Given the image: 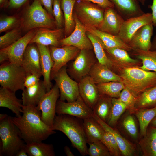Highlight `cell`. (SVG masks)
<instances>
[{
    "label": "cell",
    "mask_w": 156,
    "mask_h": 156,
    "mask_svg": "<svg viewBox=\"0 0 156 156\" xmlns=\"http://www.w3.org/2000/svg\"><path fill=\"white\" fill-rule=\"evenodd\" d=\"M22 108V116L12 118L26 144L42 142L55 133L42 120L41 112L36 106L23 105Z\"/></svg>",
    "instance_id": "cell-1"
},
{
    "label": "cell",
    "mask_w": 156,
    "mask_h": 156,
    "mask_svg": "<svg viewBox=\"0 0 156 156\" xmlns=\"http://www.w3.org/2000/svg\"><path fill=\"white\" fill-rule=\"evenodd\" d=\"M78 118L67 114L56 115L52 128L60 131L69 138L73 146L83 156L88 155L87 142L83 122Z\"/></svg>",
    "instance_id": "cell-2"
},
{
    "label": "cell",
    "mask_w": 156,
    "mask_h": 156,
    "mask_svg": "<svg viewBox=\"0 0 156 156\" xmlns=\"http://www.w3.org/2000/svg\"><path fill=\"white\" fill-rule=\"evenodd\" d=\"M0 138L1 156H16L26 145L12 117L5 114H0Z\"/></svg>",
    "instance_id": "cell-3"
},
{
    "label": "cell",
    "mask_w": 156,
    "mask_h": 156,
    "mask_svg": "<svg viewBox=\"0 0 156 156\" xmlns=\"http://www.w3.org/2000/svg\"><path fill=\"white\" fill-rule=\"evenodd\" d=\"M120 76L125 87L137 96L156 85V72L140 68L125 67Z\"/></svg>",
    "instance_id": "cell-4"
},
{
    "label": "cell",
    "mask_w": 156,
    "mask_h": 156,
    "mask_svg": "<svg viewBox=\"0 0 156 156\" xmlns=\"http://www.w3.org/2000/svg\"><path fill=\"white\" fill-rule=\"evenodd\" d=\"M42 6L38 0H34L27 8L23 22V26L25 30H30L39 28L57 29L52 16Z\"/></svg>",
    "instance_id": "cell-5"
},
{
    "label": "cell",
    "mask_w": 156,
    "mask_h": 156,
    "mask_svg": "<svg viewBox=\"0 0 156 156\" xmlns=\"http://www.w3.org/2000/svg\"><path fill=\"white\" fill-rule=\"evenodd\" d=\"M27 73L21 65L8 62L0 66V84L1 87L16 92L23 90Z\"/></svg>",
    "instance_id": "cell-6"
},
{
    "label": "cell",
    "mask_w": 156,
    "mask_h": 156,
    "mask_svg": "<svg viewBox=\"0 0 156 156\" xmlns=\"http://www.w3.org/2000/svg\"><path fill=\"white\" fill-rule=\"evenodd\" d=\"M105 9L86 1H76L73 11L79 21L85 26L97 28L103 20Z\"/></svg>",
    "instance_id": "cell-7"
},
{
    "label": "cell",
    "mask_w": 156,
    "mask_h": 156,
    "mask_svg": "<svg viewBox=\"0 0 156 156\" xmlns=\"http://www.w3.org/2000/svg\"><path fill=\"white\" fill-rule=\"evenodd\" d=\"M36 31V29L30 30L11 45L7 48L1 49V64L8 61V62L21 65L24 52L31 40L35 35Z\"/></svg>",
    "instance_id": "cell-8"
},
{
    "label": "cell",
    "mask_w": 156,
    "mask_h": 156,
    "mask_svg": "<svg viewBox=\"0 0 156 156\" xmlns=\"http://www.w3.org/2000/svg\"><path fill=\"white\" fill-rule=\"evenodd\" d=\"M67 70L66 66L62 67L53 79L59 89V100L70 103L75 101L79 95L78 83L68 76Z\"/></svg>",
    "instance_id": "cell-9"
},
{
    "label": "cell",
    "mask_w": 156,
    "mask_h": 156,
    "mask_svg": "<svg viewBox=\"0 0 156 156\" xmlns=\"http://www.w3.org/2000/svg\"><path fill=\"white\" fill-rule=\"evenodd\" d=\"M59 97V89L55 83L46 93L36 106L37 109L41 112L42 120L51 128L56 115V106Z\"/></svg>",
    "instance_id": "cell-10"
},
{
    "label": "cell",
    "mask_w": 156,
    "mask_h": 156,
    "mask_svg": "<svg viewBox=\"0 0 156 156\" xmlns=\"http://www.w3.org/2000/svg\"><path fill=\"white\" fill-rule=\"evenodd\" d=\"M73 16L75 24L74 29L69 35L60 40V46H72L80 50L92 49V44L86 34V27L79 21L75 13Z\"/></svg>",
    "instance_id": "cell-11"
},
{
    "label": "cell",
    "mask_w": 156,
    "mask_h": 156,
    "mask_svg": "<svg viewBox=\"0 0 156 156\" xmlns=\"http://www.w3.org/2000/svg\"><path fill=\"white\" fill-rule=\"evenodd\" d=\"M56 113L58 115L67 114L83 120L92 117L93 111L85 103L80 95L75 101L69 103L57 101Z\"/></svg>",
    "instance_id": "cell-12"
},
{
    "label": "cell",
    "mask_w": 156,
    "mask_h": 156,
    "mask_svg": "<svg viewBox=\"0 0 156 156\" xmlns=\"http://www.w3.org/2000/svg\"><path fill=\"white\" fill-rule=\"evenodd\" d=\"M49 49L54 63L50 75L51 80L61 68L77 57L80 50L76 47L70 45L64 46L61 48L51 46Z\"/></svg>",
    "instance_id": "cell-13"
},
{
    "label": "cell",
    "mask_w": 156,
    "mask_h": 156,
    "mask_svg": "<svg viewBox=\"0 0 156 156\" xmlns=\"http://www.w3.org/2000/svg\"><path fill=\"white\" fill-rule=\"evenodd\" d=\"M90 50L81 49L67 70L75 80L79 82L89 75L92 66L97 62L89 52Z\"/></svg>",
    "instance_id": "cell-14"
},
{
    "label": "cell",
    "mask_w": 156,
    "mask_h": 156,
    "mask_svg": "<svg viewBox=\"0 0 156 156\" xmlns=\"http://www.w3.org/2000/svg\"><path fill=\"white\" fill-rule=\"evenodd\" d=\"M152 23L151 13H144L139 16L125 20L124 21L118 36L129 44L133 36L141 27Z\"/></svg>",
    "instance_id": "cell-15"
},
{
    "label": "cell",
    "mask_w": 156,
    "mask_h": 156,
    "mask_svg": "<svg viewBox=\"0 0 156 156\" xmlns=\"http://www.w3.org/2000/svg\"><path fill=\"white\" fill-rule=\"evenodd\" d=\"M96 84L89 75L83 77L78 83L79 95L92 110L101 95Z\"/></svg>",
    "instance_id": "cell-16"
},
{
    "label": "cell",
    "mask_w": 156,
    "mask_h": 156,
    "mask_svg": "<svg viewBox=\"0 0 156 156\" xmlns=\"http://www.w3.org/2000/svg\"><path fill=\"white\" fill-rule=\"evenodd\" d=\"M125 20L114 8H107L105 9L103 20L97 29L103 32L118 36Z\"/></svg>",
    "instance_id": "cell-17"
},
{
    "label": "cell",
    "mask_w": 156,
    "mask_h": 156,
    "mask_svg": "<svg viewBox=\"0 0 156 156\" xmlns=\"http://www.w3.org/2000/svg\"><path fill=\"white\" fill-rule=\"evenodd\" d=\"M35 35L29 44L35 43L48 46L58 47L60 45V40L62 34L61 28L51 29L47 28L37 29Z\"/></svg>",
    "instance_id": "cell-18"
},
{
    "label": "cell",
    "mask_w": 156,
    "mask_h": 156,
    "mask_svg": "<svg viewBox=\"0 0 156 156\" xmlns=\"http://www.w3.org/2000/svg\"><path fill=\"white\" fill-rule=\"evenodd\" d=\"M153 26L151 23L141 27L133 35L129 45L133 49L144 51L151 50Z\"/></svg>",
    "instance_id": "cell-19"
},
{
    "label": "cell",
    "mask_w": 156,
    "mask_h": 156,
    "mask_svg": "<svg viewBox=\"0 0 156 156\" xmlns=\"http://www.w3.org/2000/svg\"><path fill=\"white\" fill-rule=\"evenodd\" d=\"M21 66L27 75L42 73L40 65V55L36 44H29L27 47L23 54Z\"/></svg>",
    "instance_id": "cell-20"
},
{
    "label": "cell",
    "mask_w": 156,
    "mask_h": 156,
    "mask_svg": "<svg viewBox=\"0 0 156 156\" xmlns=\"http://www.w3.org/2000/svg\"><path fill=\"white\" fill-rule=\"evenodd\" d=\"M93 117L105 131L109 133L114 136L122 155L124 156H132L135 155L136 149L133 144L122 137L114 127L109 126L96 115L93 114Z\"/></svg>",
    "instance_id": "cell-21"
},
{
    "label": "cell",
    "mask_w": 156,
    "mask_h": 156,
    "mask_svg": "<svg viewBox=\"0 0 156 156\" xmlns=\"http://www.w3.org/2000/svg\"><path fill=\"white\" fill-rule=\"evenodd\" d=\"M125 20L139 16L145 13L138 0H108Z\"/></svg>",
    "instance_id": "cell-22"
},
{
    "label": "cell",
    "mask_w": 156,
    "mask_h": 156,
    "mask_svg": "<svg viewBox=\"0 0 156 156\" xmlns=\"http://www.w3.org/2000/svg\"><path fill=\"white\" fill-rule=\"evenodd\" d=\"M85 26L87 31L96 36L100 39L104 47L120 48L127 51H132L134 49L129 44L125 43L118 36L103 32L94 27Z\"/></svg>",
    "instance_id": "cell-23"
},
{
    "label": "cell",
    "mask_w": 156,
    "mask_h": 156,
    "mask_svg": "<svg viewBox=\"0 0 156 156\" xmlns=\"http://www.w3.org/2000/svg\"><path fill=\"white\" fill-rule=\"evenodd\" d=\"M36 44L40 55V65L44 78L43 81L47 92L52 87L50 75L54 63L48 47L39 44Z\"/></svg>",
    "instance_id": "cell-24"
},
{
    "label": "cell",
    "mask_w": 156,
    "mask_h": 156,
    "mask_svg": "<svg viewBox=\"0 0 156 156\" xmlns=\"http://www.w3.org/2000/svg\"><path fill=\"white\" fill-rule=\"evenodd\" d=\"M47 92L43 81L40 80L32 86L25 87L22 93L23 105L37 106Z\"/></svg>",
    "instance_id": "cell-25"
},
{
    "label": "cell",
    "mask_w": 156,
    "mask_h": 156,
    "mask_svg": "<svg viewBox=\"0 0 156 156\" xmlns=\"http://www.w3.org/2000/svg\"><path fill=\"white\" fill-rule=\"evenodd\" d=\"M22 100L17 98L15 92L3 87L0 88V107L8 108L15 114L16 116H21L23 112Z\"/></svg>",
    "instance_id": "cell-26"
},
{
    "label": "cell",
    "mask_w": 156,
    "mask_h": 156,
    "mask_svg": "<svg viewBox=\"0 0 156 156\" xmlns=\"http://www.w3.org/2000/svg\"><path fill=\"white\" fill-rule=\"evenodd\" d=\"M89 75L96 84L111 81H122L120 76L114 73L107 66L98 62L92 66Z\"/></svg>",
    "instance_id": "cell-27"
},
{
    "label": "cell",
    "mask_w": 156,
    "mask_h": 156,
    "mask_svg": "<svg viewBox=\"0 0 156 156\" xmlns=\"http://www.w3.org/2000/svg\"><path fill=\"white\" fill-rule=\"evenodd\" d=\"M138 144L144 156H156V127L149 126Z\"/></svg>",
    "instance_id": "cell-28"
},
{
    "label": "cell",
    "mask_w": 156,
    "mask_h": 156,
    "mask_svg": "<svg viewBox=\"0 0 156 156\" xmlns=\"http://www.w3.org/2000/svg\"><path fill=\"white\" fill-rule=\"evenodd\" d=\"M83 124L87 143L101 141L105 131L93 116L83 119Z\"/></svg>",
    "instance_id": "cell-29"
},
{
    "label": "cell",
    "mask_w": 156,
    "mask_h": 156,
    "mask_svg": "<svg viewBox=\"0 0 156 156\" xmlns=\"http://www.w3.org/2000/svg\"><path fill=\"white\" fill-rule=\"evenodd\" d=\"M87 36L90 40L96 57L98 62L105 65L110 69L115 65L111 59L108 57L103 44L100 39L96 36L87 31Z\"/></svg>",
    "instance_id": "cell-30"
},
{
    "label": "cell",
    "mask_w": 156,
    "mask_h": 156,
    "mask_svg": "<svg viewBox=\"0 0 156 156\" xmlns=\"http://www.w3.org/2000/svg\"><path fill=\"white\" fill-rule=\"evenodd\" d=\"M104 48L106 53L110 57L109 58L114 65L117 63L122 66H128L135 64L139 61L131 58L127 51L123 49L118 48H107L104 47Z\"/></svg>",
    "instance_id": "cell-31"
},
{
    "label": "cell",
    "mask_w": 156,
    "mask_h": 156,
    "mask_svg": "<svg viewBox=\"0 0 156 156\" xmlns=\"http://www.w3.org/2000/svg\"><path fill=\"white\" fill-rule=\"evenodd\" d=\"M77 0H61V6L64 16V32L66 36L69 35L75 27L73 11L74 6Z\"/></svg>",
    "instance_id": "cell-32"
},
{
    "label": "cell",
    "mask_w": 156,
    "mask_h": 156,
    "mask_svg": "<svg viewBox=\"0 0 156 156\" xmlns=\"http://www.w3.org/2000/svg\"><path fill=\"white\" fill-rule=\"evenodd\" d=\"M139 122L142 137L146 134L150 123L156 116V106L136 110L134 113Z\"/></svg>",
    "instance_id": "cell-33"
},
{
    "label": "cell",
    "mask_w": 156,
    "mask_h": 156,
    "mask_svg": "<svg viewBox=\"0 0 156 156\" xmlns=\"http://www.w3.org/2000/svg\"><path fill=\"white\" fill-rule=\"evenodd\" d=\"M25 148L30 156H55L53 145L42 142H34L26 144Z\"/></svg>",
    "instance_id": "cell-34"
},
{
    "label": "cell",
    "mask_w": 156,
    "mask_h": 156,
    "mask_svg": "<svg viewBox=\"0 0 156 156\" xmlns=\"http://www.w3.org/2000/svg\"><path fill=\"white\" fill-rule=\"evenodd\" d=\"M133 54L141 60L142 66L140 68L147 71L156 72V50L144 51L134 49Z\"/></svg>",
    "instance_id": "cell-35"
},
{
    "label": "cell",
    "mask_w": 156,
    "mask_h": 156,
    "mask_svg": "<svg viewBox=\"0 0 156 156\" xmlns=\"http://www.w3.org/2000/svg\"><path fill=\"white\" fill-rule=\"evenodd\" d=\"M112 107V98L105 95L101 94L93 108V114L107 122Z\"/></svg>",
    "instance_id": "cell-36"
},
{
    "label": "cell",
    "mask_w": 156,
    "mask_h": 156,
    "mask_svg": "<svg viewBox=\"0 0 156 156\" xmlns=\"http://www.w3.org/2000/svg\"><path fill=\"white\" fill-rule=\"evenodd\" d=\"M156 106V85L145 90L138 96L135 105V111Z\"/></svg>",
    "instance_id": "cell-37"
},
{
    "label": "cell",
    "mask_w": 156,
    "mask_h": 156,
    "mask_svg": "<svg viewBox=\"0 0 156 156\" xmlns=\"http://www.w3.org/2000/svg\"><path fill=\"white\" fill-rule=\"evenodd\" d=\"M101 94L107 95L112 98H118L125 86L122 81H111L97 84Z\"/></svg>",
    "instance_id": "cell-38"
},
{
    "label": "cell",
    "mask_w": 156,
    "mask_h": 156,
    "mask_svg": "<svg viewBox=\"0 0 156 156\" xmlns=\"http://www.w3.org/2000/svg\"><path fill=\"white\" fill-rule=\"evenodd\" d=\"M112 107L107 122L108 125L114 127L120 116L127 109L126 105L118 98H112Z\"/></svg>",
    "instance_id": "cell-39"
},
{
    "label": "cell",
    "mask_w": 156,
    "mask_h": 156,
    "mask_svg": "<svg viewBox=\"0 0 156 156\" xmlns=\"http://www.w3.org/2000/svg\"><path fill=\"white\" fill-rule=\"evenodd\" d=\"M121 125L126 133L132 139H137L138 131L136 124L131 114H126L122 119Z\"/></svg>",
    "instance_id": "cell-40"
},
{
    "label": "cell",
    "mask_w": 156,
    "mask_h": 156,
    "mask_svg": "<svg viewBox=\"0 0 156 156\" xmlns=\"http://www.w3.org/2000/svg\"><path fill=\"white\" fill-rule=\"evenodd\" d=\"M138 98L137 96L125 87L121 91L118 98L126 105L127 109L132 114L135 112V105Z\"/></svg>",
    "instance_id": "cell-41"
},
{
    "label": "cell",
    "mask_w": 156,
    "mask_h": 156,
    "mask_svg": "<svg viewBox=\"0 0 156 156\" xmlns=\"http://www.w3.org/2000/svg\"><path fill=\"white\" fill-rule=\"evenodd\" d=\"M21 37V31L18 28H14L0 37L1 49L7 48Z\"/></svg>",
    "instance_id": "cell-42"
},
{
    "label": "cell",
    "mask_w": 156,
    "mask_h": 156,
    "mask_svg": "<svg viewBox=\"0 0 156 156\" xmlns=\"http://www.w3.org/2000/svg\"><path fill=\"white\" fill-rule=\"evenodd\" d=\"M101 141L107 148L111 156H119L122 155L115 138L109 133L105 131Z\"/></svg>",
    "instance_id": "cell-43"
},
{
    "label": "cell",
    "mask_w": 156,
    "mask_h": 156,
    "mask_svg": "<svg viewBox=\"0 0 156 156\" xmlns=\"http://www.w3.org/2000/svg\"><path fill=\"white\" fill-rule=\"evenodd\" d=\"M88 155L90 156H110V153L105 146L100 141L88 144Z\"/></svg>",
    "instance_id": "cell-44"
},
{
    "label": "cell",
    "mask_w": 156,
    "mask_h": 156,
    "mask_svg": "<svg viewBox=\"0 0 156 156\" xmlns=\"http://www.w3.org/2000/svg\"><path fill=\"white\" fill-rule=\"evenodd\" d=\"M19 23V20L15 16H7L1 18L0 20V33L14 28Z\"/></svg>",
    "instance_id": "cell-45"
},
{
    "label": "cell",
    "mask_w": 156,
    "mask_h": 156,
    "mask_svg": "<svg viewBox=\"0 0 156 156\" xmlns=\"http://www.w3.org/2000/svg\"><path fill=\"white\" fill-rule=\"evenodd\" d=\"M61 0H54L53 5V16L55 17L57 29H60L63 23V17L61 6Z\"/></svg>",
    "instance_id": "cell-46"
},
{
    "label": "cell",
    "mask_w": 156,
    "mask_h": 156,
    "mask_svg": "<svg viewBox=\"0 0 156 156\" xmlns=\"http://www.w3.org/2000/svg\"><path fill=\"white\" fill-rule=\"evenodd\" d=\"M42 75V73H32L27 75L24 85L25 87L34 86L40 81V78Z\"/></svg>",
    "instance_id": "cell-47"
},
{
    "label": "cell",
    "mask_w": 156,
    "mask_h": 156,
    "mask_svg": "<svg viewBox=\"0 0 156 156\" xmlns=\"http://www.w3.org/2000/svg\"><path fill=\"white\" fill-rule=\"evenodd\" d=\"M78 1H86L98 5L103 8L109 7L114 8L113 4L108 0H77Z\"/></svg>",
    "instance_id": "cell-48"
},
{
    "label": "cell",
    "mask_w": 156,
    "mask_h": 156,
    "mask_svg": "<svg viewBox=\"0 0 156 156\" xmlns=\"http://www.w3.org/2000/svg\"><path fill=\"white\" fill-rule=\"evenodd\" d=\"M41 4L45 8L48 12L53 16V5L54 0H38Z\"/></svg>",
    "instance_id": "cell-49"
},
{
    "label": "cell",
    "mask_w": 156,
    "mask_h": 156,
    "mask_svg": "<svg viewBox=\"0 0 156 156\" xmlns=\"http://www.w3.org/2000/svg\"><path fill=\"white\" fill-rule=\"evenodd\" d=\"M28 0H9L8 5L12 8H17L21 7Z\"/></svg>",
    "instance_id": "cell-50"
},
{
    "label": "cell",
    "mask_w": 156,
    "mask_h": 156,
    "mask_svg": "<svg viewBox=\"0 0 156 156\" xmlns=\"http://www.w3.org/2000/svg\"><path fill=\"white\" fill-rule=\"evenodd\" d=\"M148 8L152 10V23L154 27H156V0H153L151 5L148 6Z\"/></svg>",
    "instance_id": "cell-51"
},
{
    "label": "cell",
    "mask_w": 156,
    "mask_h": 156,
    "mask_svg": "<svg viewBox=\"0 0 156 156\" xmlns=\"http://www.w3.org/2000/svg\"><path fill=\"white\" fill-rule=\"evenodd\" d=\"M28 155L25 146L20 149L16 153V156H27Z\"/></svg>",
    "instance_id": "cell-52"
},
{
    "label": "cell",
    "mask_w": 156,
    "mask_h": 156,
    "mask_svg": "<svg viewBox=\"0 0 156 156\" xmlns=\"http://www.w3.org/2000/svg\"><path fill=\"white\" fill-rule=\"evenodd\" d=\"M64 151L66 155L67 156H74V154L71 151L69 147L66 146L64 147Z\"/></svg>",
    "instance_id": "cell-53"
},
{
    "label": "cell",
    "mask_w": 156,
    "mask_h": 156,
    "mask_svg": "<svg viewBox=\"0 0 156 156\" xmlns=\"http://www.w3.org/2000/svg\"><path fill=\"white\" fill-rule=\"evenodd\" d=\"M151 50H156V35L155 36L153 43H152Z\"/></svg>",
    "instance_id": "cell-54"
},
{
    "label": "cell",
    "mask_w": 156,
    "mask_h": 156,
    "mask_svg": "<svg viewBox=\"0 0 156 156\" xmlns=\"http://www.w3.org/2000/svg\"><path fill=\"white\" fill-rule=\"evenodd\" d=\"M149 126L156 127V116L154 117L150 123Z\"/></svg>",
    "instance_id": "cell-55"
},
{
    "label": "cell",
    "mask_w": 156,
    "mask_h": 156,
    "mask_svg": "<svg viewBox=\"0 0 156 156\" xmlns=\"http://www.w3.org/2000/svg\"><path fill=\"white\" fill-rule=\"evenodd\" d=\"M8 0H0V5L1 7H3L7 3Z\"/></svg>",
    "instance_id": "cell-56"
},
{
    "label": "cell",
    "mask_w": 156,
    "mask_h": 156,
    "mask_svg": "<svg viewBox=\"0 0 156 156\" xmlns=\"http://www.w3.org/2000/svg\"><path fill=\"white\" fill-rule=\"evenodd\" d=\"M146 0H138L140 3L142 5H144Z\"/></svg>",
    "instance_id": "cell-57"
}]
</instances>
